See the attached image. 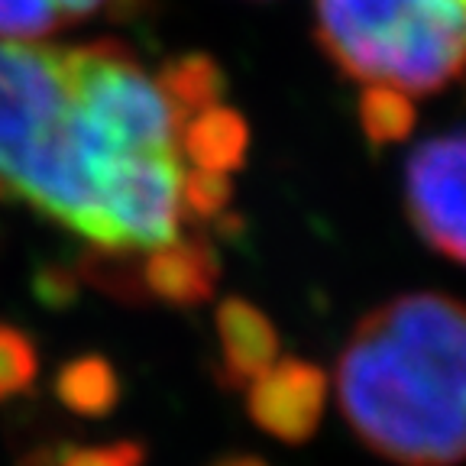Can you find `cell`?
Listing matches in <instances>:
<instances>
[{"label":"cell","mask_w":466,"mask_h":466,"mask_svg":"<svg viewBox=\"0 0 466 466\" xmlns=\"http://www.w3.org/2000/svg\"><path fill=\"white\" fill-rule=\"evenodd\" d=\"M337 401L360 441L389 463H463V301L411 291L360 318L337 360Z\"/></svg>","instance_id":"6da1fadb"},{"label":"cell","mask_w":466,"mask_h":466,"mask_svg":"<svg viewBox=\"0 0 466 466\" xmlns=\"http://www.w3.org/2000/svg\"><path fill=\"white\" fill-rule=\"evenodd\" d=\"M0 201L101 243L97 172L75 139L66 49L0 39Z\"/></svg>","instance_id":"7a4b0ae2"},{"label":"cell","mask_w":466,"mask_h":466,"mask_svg":"<svg viewBox=\"0 0 466 466\" xmlns=\"http://www.w3.org/2000/svg\"><path fill=\"white\" fill-rule=\"evenodd\" d=\"M314 39L366 87L434 95L466 72V0H314Z\"/></svg>","instance_id":"3957f363"},{"label":"cell","mask_w":466,"mask_h":466,"mask_svg":"<svg viewBox=\"0 0 466 466\" xmlns=\"http://www.w3.org/2000/svg\"><path fill=\"white\" fill-rule=\"evenodd\" d=\"M66 66L75 139L95 172L120 156L178 153L185 116L124 43L97 39L75 46L66 49Z\"/></svg>","instance_id":"277c9868"},{"label":"cell","mask_w":466,"mask_h":466,"mask_svg":"<svg viewBox=\"0 0 466 466\" xmlns=\"http://www.w3.org/2000/svg\"><path fill=\"white\" fill-rule=\"evenodd\" d=\"M182 156H120L97 168L101 249L146 253L182 233Z\"/></svg>","instance_id":"5b68a950"},{"label":"cell","mask_w":466,"mask_h":466,"mask_svg":"<svg viewBox=\"0 0 466 466\" xmlns=\"http://www.w3.org/2000/svg\"><path fill=\"white\" fill-rule=\"evenodd\" d=\"M408 218L447 259L466 266V133L424 139L405 166Z\"/></svg>","instance_id":"8992f818"},{"label":"cell","mask_w":466,"mask_h":466,"mask_svg":"<svg viewBox=\"0 0 466 466\" xmlns=\"http://www.w3.org/2000/svg\"><path fill=\"white\" fill-rule=\"evenodd\" d=\"M247 389V411L253 424L285 444H305L324 418L328 372L308 360H276Z\"/></svg>","instance_id":"52a82bcc"},{"label":"cell","mask_w":466,"mask_h":466,"mask_svg":"<svg viewBox=\"0 0 466 466\" xmlns=\"http://www.w3.org/2000/svg\"><path fill=\"white\" fill-rule=\"evenodd\" d=\"M139 291L172 308H201L214 299L220 279V259L204 233L175 237L137 259Z\"/></svg>","instance_id":"ba28073f"},{"label":"cell","mask_w":466,"mask_h":466,"mask_svg":"<svg viewBox=\"0 0 466 466\" xmlns=\"http://www.w3.org/2000/svg\"><path fill=\"white\" fill-rule=\"evenodd\" d=\"M218 347L220 382L247 389L279 360V330L253 301L224 299L218 305Z\"/></svg>","instance_id":"9c48e42d"},{"label":"cell","mask_w":466,"mask_h":466,"mask_svg":"<svg viewBox=\"0 0 466 466\" xmlns=\"http://www.w3.org/2000/svg\"><path fill=\"white\" fill-rule=\"evenodd\" d=\"M249 153V127L227 104H214L191 114L178 133V156L204 172L230 175L243 168Z\"/></svg>","instance_id":"30bf717a"},{"label":"cell","mask_w":466,"mask_h":466,"mask_svg":"<svg viewBox=\"0 0 466 466\" xmlns=\"http://www.w3.org/2000/svg\"><path fill=\"white\" fill-rule=\"evenodd\" d=\"M56 399L81 418H104L120 405L124 395V382L120 372L114 370L107 357L101 353H85L75 357L68 363H62V370L56 372Z\"/></svg>","instance_id":"8fae6325"},{"label":"cell","mask_w":466,"mask_h":466,"mask_svg":"<svg viewBox=\"0 0 466 466\" xmlns=\"http://www.w3.org/2000/svg\"><path fill=\"white\" fill-rule=\"evenodd\" d=\"M156 81H159V87L172 101V107L185 120L204 107L224 104L227 95V78L220 72V66L211 56H201V52L168 58L166 66L159 68V75H156Z\"/></svg>","instance_id":"7c38bea8"},{"label":"cell","mask_w":466,"mask_h":466,"mask_svg":"<svg viewBox=\"0 0 466 466\" xmlns=\"http://www.w3.org/2000/svg\"><path fill=\"white\" fill-rule=\"evenodd\" d=\"M415 104L411 97L392 91V87L370 85L360 101V120H363V133L372 146H389L405 139L415 130Z\"/></svg>","instance_id":"4fadbf2b"},{"label":"cell","mask_w":466,"mask_h":466,"mask_svg":"<svg viewBox=\"0 0 466 466\" xmlns=\"http://www.w3.org/2000/svg\"><path fill=\"white\" fill-rule=\"evenodd\" d=\"M39 353L26 330L0 324V405L16 395H26L36 382Z\"/></svg>","instance_id":"5bb4252c"},{"label":"cell","mask_w":466,"mask_h":466,"mask_svg":"<svg viewBox=\"0 0 466 466\" xmlns=\"http://www.w3.org/2000/svg\"><path fill=\"white\" fill-rule=\"evenodd\" d=\"M233 182L230 175L204 172V168H185L182 172V214L195 218L198 224H218L230 214Z\"/></svg>","instance_id":"9a60e30c"},{"label":"cell","mask_w":466,"mask_h":466,"mask_svg":"<svg viewBox=\"0 0 466 466\" xmlns=\"http://www.w3.org/2000/svg\"><path fill=\"white\" fill-rule=\"evenodd\" d=\"M62 26L66 16L56 0H0V39L33 43Z\"/></svg>","instance_id":"2e32d148"},{"label":"cell","mask_w":466,"mask_h":466,"mask_svg":"<svg viewBox=\"0 0 466 466\" xmlns=\"http://www.w3.org/2000/svg\"><path fill=\"white\" fill-rule=\"evenodd\" d=\"M146 444L139 441H114L97 447H66L58 451L56 466H146Z\"/></svg>","instance_id":"e0dca14e"},{"label":"cell","mask_w":466,"mask_h":466,"mask_svg":"<svg viewBox=\"0 0 466 466\" xmlns=\"http://www.w3.org/2000/svg\"><path fill=\"white\" fill-rule=\"evenodd\" d=\"M36 291L43 295L46 305H68L78 291V276L75 272H66L52 266V269H43L36 279Z\"/></svg>","instance_id":"ac0fdd59"},{"label":"cell","mask_w":466,"mask_h":466,"mask_svg":"<svg viewBox=\"0 0 466 466\" xmlns=\"http://www.w3.org/2000/svg\"><path fill=\"white\" fill-rule=\"evenodd\" d=\"M58 10H62V16H66V23L72 20H87V16L101 14V10H110L116 7L120 0H56Z\"/></svg>","instance_id":"d6986e66"},{"label":"cell","mask_w":466,"mask_h":466,"mask_svg":"<svg viewBox=\"0 0 466 466\" xmlns=\"http://www.w3.org/2000/svg\"><path fill=\"white\" fill-rule=\"evenodd\" d=\"M214 466H266V460L259 457H249V453H237V457H224L218 460Z\"/></svg>","instance_id":"ffe728a7"}]
</instances>
